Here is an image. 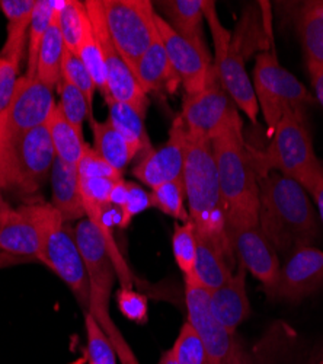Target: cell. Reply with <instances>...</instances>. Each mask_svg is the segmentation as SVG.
Returning <instances> with one entry per match:
<instances>
[{
  "label": "cell",
  "instance_id": "obj_26",
  "mask_svg": "<svg viewBox=\"0 0 323 364\" xmlns=\"http://www.w3.org/2000/svg\"><path fill=\"white\" fill-rule=\"evenodd\" d=\"M105 102L108 105V121L127 140L134 155L140 158L148 155L153 147L149 134L146 132V117L128 104L114 101L112 98L105 100Z\"/></svg>",
  "mask_w": 323,
  "mask_h": 364
},
{
  "label": "cell",
  "instance_id": "obj_15",
  "mask_svg": "<svg viewBox=\"0 0 323 364\" xmlns=\"http://www.w3.org/2000/svg\"><path fill=\"white\" fill-rule=\"evenodd\" d=\"M156 26L169 62L185 89V95L199 92L207 86L214 70L207 46L205 43H194L181 37L159 14L156 15Z\"/></svg>",
  "mask_w": 323,
  "mask_h": 364
},
{
  "label": "cell",
  "instance_id": "obj_13",
  "mask_svg": "<svg viewBox=\"0 0 323 364\" xmlns=\"http://www.w3.org/2000/svg\"><path fill=\"white\" fill-rule=\"evenodd\" d=\"M184 280L187 322L197 332L213 364H231L242 348L236 332H230L216 319L210 308L209 291L197 277Z\"/></svg>",
  "mask_w": 323,
  "mask_h": 364
},
{
  "label": "cell",
  "instance_id": "obj_5",
  "mask_svg": "<svg viewBox=\"0 0 323 364\" xmlns=\"http://www.w3.org/2000/svg\"><path fill=\"white\" fill-rule=\"evenodd\" d=\"M38 261L65 282L84 312L89 311V277L77 247L75 229L67 226L51 203H43Z\"/></svg>",
  "mask_w": 323,
  "mask_h": 364
},
{
  "label": "cell",
  "instance_id": "obj_12",
  "mask_svg": "<svg viewBox=\"0 0 323 364\" xmlns=\"http://www.w3.org/2000/svg\"><path fill=\"white\" fill-rule=\"evenodd\" d=\"M180 115L190 137L212 141L229 123L239 117V109L226 92L214 68L207 86L194 95L184 97Z\"/></svg>",
  "mask_w": 323,
  "mask_h": 364
},
{
  "label": "cell",
  "instance_id": "obj_6",
  "mask_svg": "<svg viewBox=\"0 0 323 364\" xmlns=\"http://www.w3.org/2000/svg\"><path fill=\"white\" fill-rule=\"evenodd\" d=\"M252 85L259 111L265 118L270 134L285 112L306 111V107L316 101L310 90L281 66L274 47L258 54Z\"/></svg>",
  "mask_w": 323,
  "mask_h": 364
},
{
  "label": "cell",
  "instance_id": "obj_45",
  "mask_svg": "<svg viewBox=\"0 0 323 364\" xmlns=\"http://www.w3.org/2000/svg\"><path fill=\"white\" fill-rule=\"evenodd\" d=\"M127 194H128V188H127V181L126 179H119L114 182L111 194H109V204L115 208L123 210V207L127 203Z\"/></svg>",
  "mask_w": 323,
  "mask_h": 364
},
{
  "label": "cell",
  "instance_id": "obj_7",
  "mask_svg": "<svg viewBox=\"0 0 323 364\" xmlns=\"http://www.w3.org/2000/svg\"><path fill=\"white\" fill-rule=\"evenodd\" d=\"M204 18L209 22L213 38V63L219 79L234 105L242 111L252 124L258 123L259 107L252 80L246 72L243 50L234 41L233 34L221 23L214 2L204 4Z\"/></svg>",
  "mask_w": 323,
  "mask_h": 364
},
{
  "label": "cell",
  "instance_id": "obj_38",
  "mask_svg": "<svg viewBox=\"0 0 323 364\" xmlns=\"http://www.w3.org/2000/svg\"><path fill=\"white\" fill-rule=\"evenodd\" d=\"M62 79L76 86L80 92L84 95L87 104H89L91 111L94 112V95H95V82L86 69L82 60L77 54L72 53L65 47L63 58H62Z\"/></svg>",
  "mask_w": 323,
  "mask_h": 364
},
{
  "label": "cell",
  "instance_id": "obj_3",
  "mask_svg": "<svg viewBox=\"0 0 323 364\" xmlns=\"http://www.w3.org/2000/svg\"><path fill=\"white\" fill-rule=\"evenodd\" d=\"M187 208L195 232L233 252L226 228V208L220 191L212 141L190 137L182 172ZM234 254V252H233Z\"/></svg>",
  "mask_w": 323,
  "mask_h": 364
},
{
  "label": "cell",
  "instance_id": "obj_30",
  "mask_svg": "<svg viewBox=\"0 0 323 364\" xmlns=\"http://www.w3.org/2000/svg\"><path fill=\"white\" fill-rule=\"evenodd\" d=\"M91 121V129L94 133V150L106 161L114 169L123 172L124 168L136 158L127 140L116 132L109 121Z\"/></svg>",
  "mask_w": 323,
  "mask_h": 364
},
{
  "label": "cell",
  "instance_id": "obj_44",
  "mask_svg": "<svg viewBox=\"0 0 323 364\" xmlns=\"http://www.w3.org/2000/svg\"><path fill=\"white\" fill-rule=\"evenodd\" d=\"M21 60L0 57V114L9 105L16 82L19 79Z\"/></svg>",
  "mask_w": 323,
  "mask_h": 364
},
{
  "label": "cell",
  "instance_id": "obj_14",
  "mask_svg": "<svg viewBox=\"0 0 323 364\" xmlns=\"http://www.w3.org/2000/svg\"><path fill=\"white\" fill-rule=\"evenodd\" d=\"M226 228L236 259L245 265L246 271L263 286L267 296H270L275 287L281 267L278 255L263 235L259 222L229 220Z\"/></svg>",
  "mask_w": 323,
  "mask_h": 364
},
{
  "label": "cell",
  "instance_id": "obj_21",
  "mask_svg": "<svg viewBox=\"0 0 323 364\" xmlns=\"http://www.w3.org/2000/svg\"><path fill=\"white\" fill-rule=\"evenodd\" d=\"M134 76L148 95H175L181 86V79L169 62L159 33L148 51L140 58Z\"/></svg>",
  "mask_w": 323,
  "mask_h": 364
},
{
  "label": "cell",
  "instance_id": "obj_49",
  "mask_svg": "<svg viewBox=\"0 0 323 364\" xmlns=\"http://www.w3.org/2000/svg\"><path fill=\"white\" fill-rule=\"evenodd\" d=\"M231 364H255V361H253V358L245 351V348L242 347L241 348V351L238 353V355H236V358L233 360V363Z\"/></svg>",
  "mask_w": 323,
  "mask_h": 364
},
{
  "label": "cell",
  "instance_id": "obj_25",
  "mask_svg": "<svg viewBox=\"0 0 323 364\" xmlns=\"http://www.w3.org/2000/svg\"><path fill=\"white\" fill-rule=\"evenodd\" d=\"M65 4L66 0H60V2L55 4L50 26L38 54L37 77L50 89H54L62 79V58L65 44L60 31V11Z\"/></svg>",
  "mask_w": 323,
  "mask_h": 364
},
{
  "label": "cell",
  "instance_id": "obj_22",
  "mask_svg": "<svg viewBox=\"0 0 323 364\" xmlns=\"http://www.w3.org/2000/svg\"><path fill=\"white\" fill-rule=\"evenodd\" d=\"M195 276L205 290L212 291L223 286L231 277L238 259L233 252L207 236L195 232Z\"/></svg>",
  "mask_w": 323,
  "mask_h": 364
},
{
  "label": "cell",
  "instance_id": "obj_34",
  "mask_svg": "<svg viewBox=\"0 0 323 364\" xmlns=\"http://www.w3.org/2000/svg\"><path fill=\"white\" fill-rule=\"evenodd\" d=\"M172 252L176 265L181 269L184 279H194L195 276V258H197V239L195 228L190 222L175 226L172 235Z\"/></svg>",
  "mask_w": 323,
  "mask_h": 364
},
{
  "label": "cell",
  "instance_id": "obj_40",
  "mask_svg": "<svg viewBox=\"0 0 323 364\" xmlns=\"http://www.w3.org/2000/svg\"><path fill=\"white\" fill-rule=\"evenodd\" d=\"M89 314L97 319V322L99 323L102 331L109 337V340L115 348L116 357H119L120 364H140L137 355L134 354L128 341L124 338L120 328L116 326V323L111 319L109 309H99V311H94Z\"/></svg>",
  "mask_w": 323,
  "mask_h": 364
},
{
  "label": "cell",
  "instance_id": "obj_48",
  "mask_svg": "<svg viewBox=\"0 0 323 364\" xmlns=\"http://www.w3.org/2000/svg\"><path fill=\"white\" fill-rule=\"evenodd\" d=\"M26 262H31V261L23 259V258H18V257H13V255H9L4 251H0V269L15 267V265H19V264H26Z\"/></svg>",
  "mask_w": 323,
  "mask_h": 364
},
{
  "label": "cell",
  "instance_id": "obj_52",
  "mask_svg": "<svg viewBox=\"0 0 323 364\" xmlns=\"http://www.w3.org/2000/svg\"><path fill=\"white\" fill-rule=\"evenodd\" d=\"M319 364H323V360H322V361H320V363H319Z\"/></svg>",
  "mask_w": 323,
  "mask_h": 364
},
{
  "label": "cell",
  "instance_id": "obj_47",
  "mask_svg": "<svg viewBox=\"0 0 323 364\" xmlns=\"http://www.w3.org/2000/svg\"><path fill=\"white\" fill-rule=\"evenodd\" d=\"M310 196H312L313 200H314V207H316V210H317L319 220H320V225H322V228H323V179L313 188V191L310 193Z\"/></svg>",
  "mask_w": 323,
  "mask_h": 364
},
{
  "label": "cell",
  "instance_id": "obj_53",
  "mask_svg": "<svg viewBox=\"0 0 323 364\" xmlns=\"http://www.w3.org/2000/svg\"><path fill=\"white\" fill-rule=\"evenodd\" d=\"M322 166H323V162H322Z\"/></svg>",
  "mask_w": 323,
  "mask_h": 364
},
{
  "label": "cell",
  "instance_id": "obj_35",
  "mask_svg": "<svg viewBox=\"0 0 323 364\" xmlns=\"http://www.w3.org/2000/svg\"><path fill=\"white\" fill-rule=\"evenodd\" d=\"M84 329H86V355L89 364H119L115 348L109 337L102 331L97 319L84 312Z\"/></svg>",
  "mask_w": 323,
  "mask_h": 364
},
{
  "label": "cell",
  "instance_id": "obj_20",
  "mask_svg": "<svg viewBox=\"0 0 323 364\" xmlns=\"http://www.w3.org/2000/svg\"><path fill=\"white\" fill-rule=\"evenodd\" d=\"M248 271L242 262H236L231 277L219 289L209 291L210 308L216 319L230 332H236L251 315V303L246 293Z\"/></svg>",
  "mask_w": 323,
  "mask_h": 364
},
{
  "label": "cell",
  "instance_id": "obj_2",
  "mask_svg": "<svg viewBox=\"0 0 323 364\" xmlns=\"http://www.w3.org/2000/svg\"><path fill=\"white\" fill-rule=\"evenodd\" d=\"M212 149L226 208V222H258L259 175L252 150L243 139L241 115L212 139Z\"/></svg>",
  "mask_w": 323,
  "mask_h": 364
},
{
  "label": "cell",
  "instance_id": "obj_10",
  "mask_svg": "<svg viewBox=\"0 0 323 364\" xmlns=\"http://www.w3.org/2000/svg\"><path fill=\"white\" fill-rule=\"evenodd\" d=\"M54 107L53 89L37 76H19L9 105L0 114V159L25 133L45 126Z\"/></svg>",
  "mask_w": 323,
  "mask_h": 364
},
{
  "label": "cell",
  "instance_id": "obj_19",
  "mask_svg": "<svg viewBox=\"0 0 323 364\" xmlns=\"http://www.w3.org/2000/svg\"><path fill=\"white\" fill-rule=\"evenodd\" d=\"M323 286V251L316 247L299 248L291 252L268 297L299 301Z\"/></svg>",
  "mask_w": 323,
  "mask_h": 364
},
{
  "label": "cell",
  "instance_id": "obj_9",
  "mask_svg": "<svg viewBox=\"0 0 323 364\" xmlns=\"http://www.w3.org/2000/svg\"><path fill=\"white\" fill-rule=\"evenodd\" d=\"M102 8L111 40L134 75L158 36L155 5L149 0H102Z\"/></svg>",
  "mask_w": 323,
  "mask_h": 364
},
{
  "label": "cell",
  "instance_id": "obj_33",
  "mask_svg": "<svg viewBox=\"0 0 323 364\" xmlns=\"http://www.w3.org/2000/svg\"><path fill=\"white\" fill-rule=\"evenodd\" d=\"M152 207L160 210L166 216L181 223L190 222V213L185 205V186L184 179L178 178L150 190Z\"/></svg>",
  "mask_w": 323,
  "mask_h": 364
},
{
  "label": "cell",
  "instance_id": "obj_43",
  "mask_svg": "<svg viewBox=\"0 0 323 364\" xmlns=\"http://www.w3.org/2000/svg\"><path fill=\"white\" fill-rule=\"evenodd\" d=\"M127 188H128L127 203L123 207V210H120L121 213L120 229H127L137 215L143 213V211L152 207L150 193L146 191L141 186L137 184V182L127 181Z\"/></svg>",
  "mask_w": 323,
  "mask_h": 364
},
{
  "label": "cell",
  "instance_id": "obj_46",
  "mask_svg": "<svg viewBox=\"0 0 323 364\" xmlns=\"http://www.w3.org/2000/svg\"><path fill=\"white\" fill-rule=\"evenodd\" d=\"M307 70H309L312 86L314 90V100L323 108V66L307 65Z\"/></svg>",
  "mask_w": 323,
  "mask_h": 364
},
{
  "label": "cell",
  "instance_id": "obj_17",
  "mask_svg": "<svg viewBox=\"0 0 323 364\" xmlns=\"http://www.w3.org/2000/svg\"><path fill=\"white\" fill-rule=\"evenodd\" d=\"M75 237L84 262L87 277H89V306H109V297L112 293L116 274L102 233L92 222L87 219H82L75 228Z\"/></svg>",
  "mask_w": 323,
  "mask_h": 364
},
{
  "label": "cell",
  "instance_id": "obj_24",
  "mask_svg": "<svg viewBox=\"0 0 323 364\" xmlns=\"http://www.w3.org/2000/svg\"><path fill=\"white\" fill-rule=\"evenodd\" d=\"M295 25L306 63L323 66V0L300 4L295 15Z\"/></svg>",
  "mask_w": 323,
  "mask_h": 364
},
{
  "label": "cell",
  "instance_id": "obj_51",
  "mask_svg": "<svg viewBox=\"0 0 323 364\" xmlns=\"http://www.w3.org/2000/svg\"><path fill=\"white\" fill-rule=\"evenodd\" d=\"M2 186H0V213H2V211H6L8 208H11V205L6 203V200L4 198V193H2Z\"/></svg>",
  "mask_w": 323,
  "mask_h": 364
},
{
  "label": "cell",
  "instance_id": "obj_31",
  "mask_svg": "<svg viewBox=\"0 0 323 364\" xmlns=\"http://www.w3.org/2000/svg\"><path fill=\"white\" fill-rule=\"evenodd\" d=\"M77 55L83 62V65L86 66V69L89 70V73L95 82V86L101 92V95L104 97V100L109 98L104 57H102V51H101L99 43H98V38H97L95 31L92 28V23L89 21V16H86V21H84Z\"/></svg>",
  "mask_w": 323,
  "mask_h": 364
},
{
  "label": "cell",
  "instance_id": "obj_1",
  "mask_svg": "<svg viewBox=\"0 0 323 364\" xmlns=\"http://www.w3.org/2000/svg\"><path fill=\"white\" fill-rule=\"evenodd\" d=\"M258 222L275 252L283 255L320 240V220L309 193L277 171L259 176Z\"/></svg>",
  "mask_w": 323,
  "mask_h": 364
},
{
  "label": "cell",
  "instance_id": "obj_42",
  "mask_svg": "<svg viewBox=\"0 0 323 364\" xmlns=\"http://www.w3.org/2000/svg\"><path fill=\"white\" fill-rule=\"evenodd\" d=\"M79 178H106L119 181L123 178L121 172L114 169L106 161H104L92 146L87 144L83 156L77 164Z\"/></svg>",
  "mask_w": 323,
  "mask_h": 364
},
{
  "label": "cell",
  "instance_id": "obj_41",
  "mask_svg": "<svg viewBox=\"0 0 323 364\" xmlns=\"http://www.w3.org/2000/svg\"><path fill=\"white\" fill-rule=\"evenodd\" d=\"M116 306L128 321L134 323L143 325L149 319L148 296L136 291L134 289L120 287L116 291Z\"/></svg>",
  "mask_w": 323,
  "mask_h": 364
},
{
  "label": "cell",
  "instance_id": "obj_29",
  "mask_svg": "<svg viewBox=\"0 0 323 364\" xmlns=\"http://www.w3.org/2000/svg\"><path fill=\"white\" fill-rule=\"evenodd\" d=\"M45 126L51 137L55 158L66 164L77 166L87 147V143H84L83 139V132L77 130L75 126L69 123L67 118L63 115L62 109L58 108L57 104L53 108Z\"/></svg>",
  "mask_w": 323,
  "mask_h": 364
},
{
  "label": "cell",
  "instance_id": "obj_28",
  "mask_svg": "<svg viewBox=\"0 0 323 364\" xmlns=\"http://www.w3.org/2000/svg\"><path fill=\"white\" fill-rule=\"evenodd\" d=\"M205 0H165L159 2L163 19L175 33L181 37L194 41L205 43L202 34Z\"/></svg>",
  "mask_w": 323,
  "mask_h": 364
},
{
  "label": "cell",
  "instance_id": "obj_50",
  "mask_svg": "<svg viewBox=\"0 0 323 364\" xmlns=\"http://www.w3.org/2000/svg\"><path fill=\"white\" fill-rule=\"evenodd\" d=\"M158 364H178V363H176V360H175L172 351L169 350V351H166V353L162 354V357H160V360L158 361Z\"/></svg>",
  "mask_w": 323,
  "mask_h": 364
},
{
  "label": "cell",
  "instance_id": "obj_11",
  "mask_svg": "<svg viewBox=\"0 0 323 364\" xmlns=\"http://www.w3.org/2000/svg\"><path fill=\"white\" fill-rule=\"evenodd\" d=\"M84 8L102 51L109 98L134 107L146 117L149 108V95L144 92L111 40L104 16L102 0H86Z\"/></svg>",
  "mask_w": 323,
  "mask_h": 364
},
{
  "label": "cell",
  "instance_id": "obj_32",
  "mask_svg": "<svg viewBox=\"0 0 323 364\" xmlns=\"http://www.w3.org/2000/svg\"><path fill=\"white\" fill-rule=\"evenodd\" d=\"M55 0H37V5L33 14V21L29 25L28 33V50H26V72L25 76L34 77L37 76V63H38V54L45 37L47 29L50 26L54 9H55Z\"/></svg>",
  "mask_w": 323,
  "mask_h": 364
},
{
  "label": "cell",
  "instance_id": "obj_39",
  "mask_svg": "<svg viewBox=\"0 0 323 364\" xmlns=\"http://www.w3.org/2000/svg\"><path fill=\"white\" fill-rule=\"evenodd\" d=\"M86 16L87 14L84 2H79V0H66L65 6L60 11V31L63 44L75 54H77L79 50Z\"/></svg>",
  "mask_w": 323,
  "mask_h": 364
},
{
  "label": "cell",
  "instance_id": "obj_27",
  "mask_svg": "<svg viewBox=\"0 0 323 364\" xmlns=\"http://www.w3.org/2000/svg\"><path fill=\"white\" fill-rule=\"evenodd\" d=\"M35 5L37 0H0V9L8 19V37L0 57H12L22 62Z\"/></svg>",
  "mask_w": 323,
  "mask_h": 364
},
{
  "label": "cell",
  "instance_id": "obj_18",
  "mask_svg": "<svg viewBox=\"0 0 323 364\" xmlns=\"http://www.w3.org/2000/svg\"><path fill=\"white\" fill-rule=\"evenodd\" d=\"M43 203L23 204L0 213V251L28 261H38Z\"/></svg>",
  "mask_w": 323,
  "mask_h": 364
},
{
  "label": "cell",
  "instance_id": "obj_37",
  "mask_svg": "<svg viewBox=\"0 0 323 364\" xmlns=\"http://www.w3.org/2000/svg\"><path fill=\"white\" fill-rule=\"evenodd\" d=\"M170 351L178 364H213L197 332L187 321L182 325Z\"/></svg>",
  "mask_w": 323,
  "mask_h": 364
},
{
  "label": "cell",
  "instance_id": "obj_8",
  "mask_svg": "<svg viewBox=\"0 0 323 364\" xmlns=\"http://www.w3.org/2000/svg\"><path fill=\"white\" fill-rule=\"evenodd\" d=\"M55 161L47 126L25 133L0 159V186L34 196L44 186Z\"/></svg>",
  "mask_w": 323,
  "mask_h": 364
},
{
  "label": "cell",
  "instance_id": "obj_36",
  "mask_svg": "<svg viewBox=\"0 0 323 364\" xmlns=\"http://www.w3.org/2000/svg\"><path fill=\"white\" fill-rule=\"evenodd\" d=\"M58 95H60V102H58V108L62 109L63 115L67 118L69 123L75 126L77 130L83 132V121L86 118L92 119L94 112L89 108V104H87L84 95L80 92V90L70 85L69 82L60 79L57 85Z\"/></svg>",
  "mask_w": 323,
  "mask_h": 364
},
{
  "label": "cell",
  "instance_id": "obj_23",
  "mask_svg": "<svg viewBox=\"0 0 323 364\" xmlns=\"http://www.w3.org/2000/svg\"><path fill=\"white\" fill-rule=\"evenodd\" d=\"M51 205L60 213L66 223L82 220V218L86 216L76 165L66 164L55 158L51 169Z\"/></svg>",
  "mask_w": 323,
  "mask_h": 364
},
{
  "label": "cell",
  "instance_id": "obj_4",
  "mask_svg": "<svg viewBox=\"0 0 323 364\" xmlns=\"http://www.w3.org/2000/svg\"><path fill=\"white\" fill-rule=\"evenodd\" d=\"M270 137L273 141L263 154L252 151L258 175L277 171L310 194L323 179V166L316 156L306 111L285 112Z\"/></svg>",
  "mask_w": 323,
  "mask_h": 364
},
{
  "label": "cell",
  "instance_id": "obj_16",
  "mask_svg": "<svg viewBox=\"0 0 323 364\" xmlns=\"http://www.w3.org/2000/svg\"><path fill=\"white\" fill-rule=\"evenodd\" d=\"M188 149V132L181 115L173 119L168 140L159 147L152 149L133 168L136 179L150 190L165 182L182 178Z\"/></svg>",
  "mask_w": 323,
  "mask_h": 364
}]
</instances>
